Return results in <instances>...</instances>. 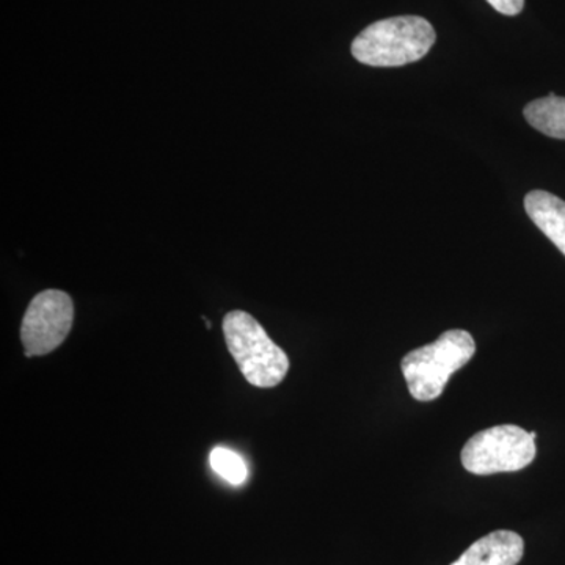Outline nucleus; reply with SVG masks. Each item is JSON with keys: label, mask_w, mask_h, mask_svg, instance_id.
<instances>
[{"label": "nucleus", "mask_w": 565, "mask_h": 565, "mask_svg": "<svg viewBox=\"0 0 565 565\" xmlns=\"http://www.w3.org/2000/svg\"><path fill=\"white\" fill-rule=\"evenodd\" d=\"M475 353V338L462 329L448 330L434 343L408 352L401 370L412 397L419 403L438 399L451 375L462 370Z\"/></svg>", "instance_id": "obj_2"}, {"label": "nucleus", "mask_w": 565, "mask_h": 565, "mask_svg": "<svg viewBox=\"0 0 565 565\" xmlns=\"http://www.w3.org/2000/svg\"><path fill=\"white\" fill-rule=\"evenodd\" d=\"M525 553L522 535L514 531L500 530L476 541L456 563L451 565H516Z\"/></svg>", "instance_id": "obj_6"}, {"label": "nucleus", "mask_w": 565, "mask_h": 565, "mask_svg": "<svg viewBox=\"0 0 565 565\" xmlns=\"http://www.w3.org/2000/svg\"><path fill=\"white\" fill-rule=\"evenodd\" d=\"M537 455L535 440L523 427L501 424L481 430L465 444V470L478 476L512 473L531 465Z\"/></svg>", "instance_id": "obj_4"}, {"label": "nucleus", "mask_w": 565, "mask_h": 565, "mask_svg": "<svg viewBox=\"0 0 565 565\" xmlns=\"http://www.w3.org/2000/svg\"><path fill=\"white\" fill-rule=\"evenodd\" d=\"M211 467L215 473L221 475L226 481L234 486L244 484L247 481V465L243 457L226 448H215L211 452Z\"/></svg>", "instance_id": "obj_9"}, {"label": "nucleus", "mask_w": 565, "mask_h": 565, "mask_svg": "<svg viewBox=\"0 0 565 565\" xmlns=\"http://www.w3.org/2000/svg\"><path fill=\"white\" fill-rule=\"evenodd\" d=\"M437 41L433 24L422 17H396L367 25L353 40L352 55L363 65L393 68L422 61Z\"/></svg>", "instance_id": "obj_1"}, {"label": "nucleus", "mask_w": 565, "mask_h": 565, "mask_svg": "<svg viewBox=\"0 0 565 565\" xmlns=\"http://www.w3.org/2000/svg\"><path fill=\"white\" fill-rule=\"evenodd\" d=\"M525 210L539 230L565 256V202L546 191H531L525 196Z\"/></svg>", "instance_id": "obj_7"}, {"label": "nucleus", "mask_w": 565, "mask_h": 565, "mask_svg": "<svg viewBox=\"0 0 565 565\" xmlns=\"http://www.w3.org/2000/svg\"><path fill=\"white\" fill-rule=\"evenodd\" d=\"M74 305L68 294L47 289L33 297L21 326L25 356L47 355L66 340L73 327Z\"/></svg>", "instance_id": "obj_5"}, {"label": "nucleus", "mask_w": 565, "mask_h": 565, "mask_svg": "<svg viewBox=\"0 0 565 565\" xmlns=\"http://www.w3.org/2000/svg\"><path fill=\"white\" fill-rule=\"evenodd\" d=\"M226 345L248 384L273 388L289 371V359L270 340L262 323L245 311H232L223 319Z\"/></svg>", "instance_id": "obj_3"}, {"label": "nucleus", "mask_w": 565, "mask_h": 565, "mask_svg": "<svg viewBox=\"0 0 565 565\" xmlns=\"http://www.w3.org/2000/svg\"><path fill=\"white\" fill-rule=\"evenodd\" d=\"M487 2L505 17H516L525 7V0H487Z\"/></svg>", "instance_id": "obj_10"}, {"label": "nucleus", "mask_w": 565, "mask_h": 565, "mask_svg": "<svg viewBox=\"0 0 565 565\" xmlns=\"http://www.w3.org/2000/svg\"><path fill=\"white\" fill-rule=\"evenodd\" d=\"M523 115L539 132L552 139L565 140V98L550 93L545 98L527 104Z\"/></svg>", "instance_id": "obj_8"}]
</instances>
